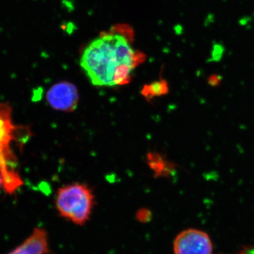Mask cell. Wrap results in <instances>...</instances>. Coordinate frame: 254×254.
<instances>
[{
  "instance_id": "cell-7",
  "label": "cell",
  "mask_w": 254,
  "mask_h": 254,
  "mask_svg": "<svg viewBox=\"0 0 254 254\" xmlns=\"http://www.w3.org/2000/svg\"><path fill=\"white\" fill-rule=\"evenodd\" d=\"M168 88L166 82L165 81L155 82L150 86L145 87L143 89V93L146 92L147 96L149 95H160L165 94L168 91Z\"/></svg>"
},
{
  "instance_id": "cell-1",
  "label": "cell",
  "mask_w": 254,
  "mask_h": 254,
  "mask_svg": "<svg viewBox=\"0 0 254 254\" xmlns=\"http://www.w3.org/2000/svg\"><path fill=\"white\" fill-rule=\"evenodd\" d=\"M144 58L117 28L92 41L83 50L80 64L92 84L114 87L129 83L133 69Z\"/></svg>"
},
{
  "instance_id": "cell-4",
  "label": "cell",
  "mask_w": 254,
  "mask_h": 254,
  "mask_svg": "<svg viewBox=\"0 0 254 254\" xmlns=\"http://www.w3.org/2000/svg\"><path fill=\"white\" fill-rule=\"evenodd\" d=\"M174 254H212L213 242L206 232L190 228L180 232L173 243Z\"/></svg>"
},
{
  "instance_id": "cell-9",
  "label": "cell",
  "mask_w": 254,
  "mask_h": 254,
  "mask_svg": "<svg viewBox=\"0 0 254 254\" xmlns=\"http://www.w3.org/2000/svg\"><path fill=\"white\" fill-rule=\"evenodd\" d=\"M1 187H3V177L2 174H1V171H0V188Z\"/></svg>"
},
{
  "instance_id": "cell-3",
  "label": "cell",
  "mask_w": 254,
  "mask_h": 254,
  "mask_svg": "<svg viewBox=\"0 0 254 254\" xmlns=\"http://www.w3.org/2000/svg\"><path fill=\"white\" fill-rule=\"evenodd\" d=\"M94 198L93 192L87 185L73 183L58 190L55 205L63 218L83 226L91 218Z\"/></svg>"
},
{
  "instance_id": "cell-5",
  "label": "cell",
  "mask_w": 254,
  "mask_h": 254,
  "mask_svg": "<svg viewBox=\"0 0 254 254\" xmlns=\"http://www.w3.org/2000/svg\"><path fill=\"white\" fill-rule=\"evenodd\" d=\"M46 100L53 109L70 113L77 108L79 95L74 85L62 81L50 88L46 93Z\"/></svg>"
},
{
  "instance_id": "cell-2",
  "label": "cell",
  "mask_w": 254,
  "mask_h": 254,
  "mask_svg": "<svg viewBox=\"0 0 254 254\" xmlns=\"http://www.w3.org/2000/svg\"><path fill=\"white\" fill-rule=\"evenodd\" d=\"M15 126L11 118V108L7 104L0 103V171L2 174L3 187L6 193L13 194L23 182L15 171L16 158L11 150L12 142L21 141L19 137L23 127Z\"/></svg>"
},
{
  "instance_id": "cell-8",
  "label": "cell",
  "mask_w": 254,
  "mask_h": 254,
  "mask_svg": "<svg viewBox=\"0 0 254 254\" xmlns=\"http://www.w3.org/2000/svg\"><path fill=\"white\" fill-rule=\"evenodd\" d=\"M150 217V214L148 213V210H141L137 214V218L141 222H146L147 220H149Z\"/></svg>"
},
{
  "instance_id": "cell-6",
  "label": "cell",
  "mask_w": 254,
  "mask_h": 254,
  "mask_svg": "<svg viewBox=\"0 0 254 254\" xmlns=\"http://www.w3.org/2000/svg\"><path fill=\"white\" fill-rule=\"evenodd\" d=\"M50 253L49 240L46 230L36 227L31 235L22 243L7 254H48Z\"/></svg>"
}]
</instances>
